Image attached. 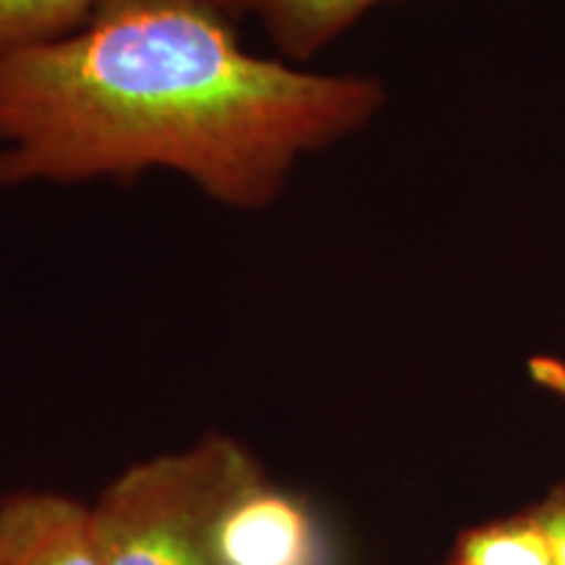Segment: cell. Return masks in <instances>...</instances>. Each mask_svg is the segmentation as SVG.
<instances>
[{
    "label": "cell",
    "instance_id": "cell-8",
    "mask_svg": "<svg viewBox=\"0 0 565 565\" xmlns=\"http://www.w3.org/2000/svg\"><path fill=\"white\" fill-rule=\"evenodd\" d=\"M536 524L545 529L547 540L553 542L557 565H565V484L555 487L542 503L529 508Z\"/></svg>",
    "mask_w": 565,
    "mask_h": 565
},
{
    "label": "cell",
    "instance_id": "cell-6",
    "mask_svg": "<svg viewBox=\"0 0 565 565\" xmlns=\"http://www.w3.org/2000/svg\"><path fill=\"white\" fill-rule=\"evenodd\" d=\"M108 0H0V61L79 32ZM238 17V0H217Z\"/></svg>",
    "mask_w": 565,
    "mask_h": 565
},
{
    "label": "cell",
    "instance_id": "cell-2",
    "mask_svg": "<svg viewBox=\"0 0 565 565\" xmlns=\"http://www.w3.org/2000/svg\"><path fill=\"white\" fill-rule=\"evenodd\" d=\"M257 469L225 435L131 466L92 511L103 565H215L217 519Z\"/></svg>",
    "mask_w": 565,
    "mask_h": 565
},
{
    "label": "cell",
    "instance_id": "cell-5",
    "mask_svg": "<svg viewBox=\"0 0 565 565\" xmlns=\"http://www.w3.org/2000/svg\"><path fill=\"white\" fill-rule=\"evenodd\" d=\"M383 3L391 0H238V13H252L280 58L299 66Z\"/></svg>",
    "mask_w": 565,
    "mask_h": 565
},
{
    "label": "cell",
    "instance_id": "cell-7",
    "mask_svg": "<svg viewBox=\"0 0 565 565\" xmlns=\"http://www.w3.org/2000/svg\"><path fill=\"white\" fill-rule=\"evenodd\" d=\"M450 565H557L553 542L532 511L475 526L456 540Z\"/></svg>",
    "mask_w": 565,
    "mask_h": 565
},
{
    "label": "cell",
    "instance_id": "cell-3",
    "mask_svg": "<svg viewBox=\"0 0 565 565\" xmlns=\"http://www.w3.org/2000/svg\"><path fill=\"white\" fill-rule=\"evenodd\" d=\"M215 565H333V553L312 503L259 466L217 519Z\"/></svg>",
    "mask_w": 565,
    "mask_h": 565
},
{
    "label": "cell",
    "instance_id": "cell-9",
    "mask_svg": "<svg viewBox=\"0 0 565 565\" xmlns=\"http://www.w3.org/2000/svg\"><path fill=\"white\" fill-rule=\"evenodd\" d=\"M529 374L540 387H545L547 393L557 395L565 404V362L555 356H534L529 362Z\"/></svg>",
    "mask_w": 565,
    "mask_h": 565
},
{
    "label": "cell",
    "instance_id": "cell-1",
    "mask_svg": "<svg viewBox=\"0 0 565 565\" xmlns=\"http://www.w3.org/2000/svg\"><path fill=\"white\" fill-rule=\"evenodd\" d=\"M217 0H108L79 32L0 61V186L162 168L265 210L294 168L362 131L383 82L246 51Z\"/></svg>",
    "mask_w": 565,
    "mask_h": 565
},
{
    "label": "cell",
    "instance_id": "cell-4",
    "mask_svg": "<svg viewBox=\"0 0 565 565\" xmlns=\"http://www.w3.org/2000/svg\"><path fill=\"white\" fill-rule=\"evenodd\" d=\"M0 565H103L95 515L61 494H11L0 503Z\"/></svg>",
    "mask_w": 565,
    "mask_h": 565
}]
</instances>
